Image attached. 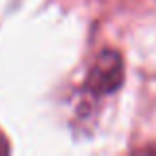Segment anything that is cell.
<instances>
[{
    "instance_id": "obj_1",
    "label": "cell",
    "mask_w": 156,
    "mask_h": 156,
    "mask_svg": "<svg viewBox=\"0 0 156 156\" xmlns=\"http://www.w3.org/2000/svg\"><path fill=\"white\" fill-rule=\"evenodd\" d=\"M122 83V59L117 51H103L95 59L87 77V91L91 95H107Z\"/></svg>"
},
{
    "instance_id": "obj_2",
    "label": "cell",
    "mask_w": 156,
    "mask_h": 156,
    "mask_svg": "<svg viewBox=\"0 0 156 156\" xmlns=\"http://www.w3.org/2000/svg\"><path fill=\"white\" fill-rule=\"evenodd\" d=\"M0 152H8V144H6V138L2 136V133H0Z\"/></svg>"
}]
</instances>
